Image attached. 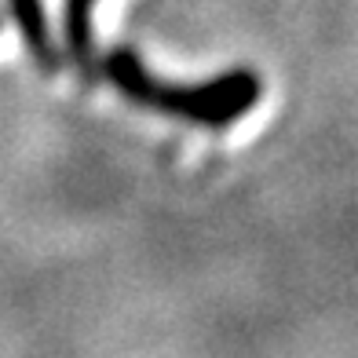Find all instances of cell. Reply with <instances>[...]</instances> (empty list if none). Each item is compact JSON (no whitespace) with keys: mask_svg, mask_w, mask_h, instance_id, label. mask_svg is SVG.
<instances>
[{"mask_svg":"<svg viewBox=\"0 0 358 358\" xmlns=\"http://www.w3.org/2000/svg\"><path fill=\"white\" fill-rule=\"evenodd\" d=\"M103 70L132 103L154 106L161 113H176V117H187L194 124H213V128L231 124L241 113H249L259 99V77L252 70H231L220 73L216 80H205V85L179 88V85H161L157 77L146 73L132 48H113Z\"/></svg>","mask_w":358,"mask_h":358,"instance_id":"6da1fadb","label":"cell"},{"mask_svg":"<svg viewBox=\"0 0 358 358\" xmlns=\"http://www.w3.org/2000/svg\"><path fill=\"white\" fill-rule=\"evenodd\" d=\"M8 4H11V15H15V22H19V34L29 48V55H34V62L44 73L59 70V48L52 41V29H48L44 4L41 0H8Z\"/></svg>","mask_w":358,"mask_h":358,"instance_id":"7a4b0ae2","label":"cell"},{"mask_svg":"<svg viewBox=\"0 0 358 358\" xmlns=\"http://www.w3.org/2000/svg\"><path fill=\"white\" fill-rule=\"evenodd\" d=\"M92 8L95 0H66L62 4V29H66V48L80 66H92L95 41H92Z\"/></svg>","mask_w":358,"mask_h":358,"instance_id":"3957f363","label":"cell"}]
</instances>
